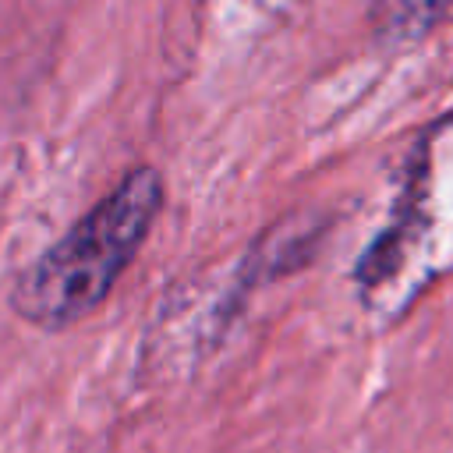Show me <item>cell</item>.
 <instances>
[{
  "mask_svg": "<svg viewBox=\"0 0 453 453\" xmlns=\"http://www.w3.org/2000/svg\"><path fill=\"white\" fill-rule=\"evenodd\" d=\"M163 209V173L131 166L60 241L35 255L11 287V311L35 329H67L88 319L138 258Z\"/></svg>",
  "mask_w": 453,
  "mask_h": 453,
  "instance_id": "cell-1",
  "label": "cell"
},
{
  "mask_svg": "<svg viewBox=\"0 0 453 453\" xmlns=\"http://www.w3.org/2000/svg\"><path fill=\"white\" fill-rule=\"evenodd\" d=\"M322 230H326V223L322 219H311V216H290V219H280L273 230H265L251 244V251H248V258L241 265L244 290H251L258 283H269V280H276L283 273H294V269L308 265L311 255L322 244Z\"/></svg>",
  "mask_w": 453,
  "mask_h": 453,
  "instance_id": "cell-2",
  "label": "cell"
},
{
  "mask_svg": "<svg viewBox=\"0 0 453 453\" xmlns=\"http://www.w3.org/2000/svg\"><path fill=\"white\" fill-rule=\"evenodd\" d=\"M453 7V0H375L372 35L386 50L418 46Z\"/></svg>",
  "mask_w": 453,
  "mask_h": 453,
  "instance_id": "cell-3",
  "label": "cell"
}]
</instances>
